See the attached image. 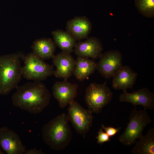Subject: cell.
Segmentation results:
<instances>
[{"label": "cell", "instance_id": "44dd1931", "mask_svg": "<svg viewBox=\"0 0 154 154\" xmlns=\"http://www.w3.org/2000/svg\"><path fill=\"white\" fill-rule=\"evenodd\" d=\"M96 138L97 139V143L101 145L104 142L111 141L110 137L106 132L102 131V129H99L98 132V135Z\"/></svg>", "mask_w": 154, "mask_h": 154}, {"label": "cell", "instance_id": "2e32d148", "mask_svg": "<svg viewBox=\"0 0 154 154\" xmlns=\"http://www.w3.org/2000/svg\"><path fill=\"white\" fill-rule=\"evenodd\" d=\"M76 60L73 74L80 81L86 79L97 69V63L93 59L78 56Z\"/></svg>", "mask_w": 154, "mask_h": 154}, {"label": "cell", "instance_id": "5b68a950", "mask_svg": "<svg viewBox=\"0 0 154 154\" xmlns=\"http://www.w3.org/2000/svg\"><path fill=\"white\" fill-rule=\"evenodd\" d=\"M113 93L106 85L96 82L91 83L86 89L85 100L92 113L98 114L111 100Z\"/></svg>", "mask_w": 154, "mask_h": 154}, {"label": "cell", "instance_id": "7a4b0ae2", "mask_svg": "<svg viewBox=\"0 0 154 154\" xmlns=\"http://www.w3.org/2000/svg\"><path fill=\"white\" fill-rule=\"evenodd\" d=\"M67 115L63 113L44 125L42 129V139L51 149L62 151L69 144L72 132Z\"/></svg>", "mask_w": 154, "mask_h": 154}, {"label": "cell", "instance_id": "8fae6325", "mask_svg": "<svg viewBox=\"0 0 154 154\" xmlns=\"http://www.w3.org/2000/svg\"><path fill=\"white\" fill-rule=\"evenodd\" d=\"M52 59L53 64L56 68L53 75L57 78L67 80L73 74L76 60L70 54L63 51L54 55Z\"/></svg>", "mask_w": 154, "mask_h": 154}, {"label": "cell", "instance_id": "4fadbf2b", "mask_svg": "<svg viewBox=\"0 0 154 154\" xmlns=\"http://www.w3.org/2000/svg\"><path fill=\"white\" fill-rule=\"evenodd\" d=\"M84 41L76 43L73 51L78 56L91 58L93 60L99 58L102 54L103 45L97 38L88 37Z\"/></svg>", "mask_w": 154, "mask_h": 154}, {"label": "cell", "instance_id": "603a6c76", "mask_svg": "<svg viewBox=\"0 0 154 154\" xmlns=\"http://www.w3.org/2000/svg\"><path fill=\"white\" fill-rule=\"evenodd\" d=\"M24 153L25 154H43L44 153L40 150L33 148L26 150Z\"/></svg>", "mask_w": 154, "mask_h": 154}, {"label": "cell", "instance_id": "d6986e66", "mask_svg": "<svg viewBox=\"0 0 154 154\" xmlns=\"http://www.w3.org/2000/svg\"><path fill=\"white\" fill-rule=\"evenodd\" d=\"M54 41L62 51L72 53L76 43V40L66 31L57 29L52 32Z\"/></svg>", "mask_w": 154, "mask_h": 154}, {"label": "cell", "instance_id": "e0dca14e", "mask_svg": "<svg viewBox=\"0 0 154 154\" xmlns=\"http://www.w3.org/2000/svg\"><path fill=\"white\" fill-rule=\"evenodd\" d=\"M56 44L50 38H42L35 40L31 46L33 52L43 60L52 58Z\"/></svg>", "mask_w": 154, "mask_h": 154}, {"label": "cell", "instance_id": "30bf717a", "mask_svg": "<svg viewBox=\"0 0 154 154\" xmlns=\"http://www.w3.org/2000/svg\"><path fill=\"white\" fill-rule=\"evenodd\" d=\"M121 102L131 103L135 107L141 105L144 109H153L154 108V94L147 88H141L132 93L123 92L119 97Z\"/></svg>", "mask_w": 154, "mask_h": 154}, {"label": "cell", "instance_id": "cb8c5ba5", "mask_svg": "<svg viewBox=\"0 0 154 154\" xmlns=\"http://www.w3.org/2000/svg\"><path fill=\"white\" fill-rule=\"evenodd\" d=\"M4 154L1 150V149H0V154Z\"/></svg>", "mask_w": 154, "mask_h": 154}, {"label": "cell", "instance_id": "8992f818", "mask_svg": "<svg viewBox=\"0 0 154 154\" xmlns=\"http://www.w3.org/2000/svg\"><path fill=\"white\" fill-rule=\"evenodd\" d=\"M22 70L24 78L34 81L44 80L54 72L53 65L45 62L33 52L25 57Z\"/></svg>", "mask_w": 154, "mask_h": 154}, {"label": "cell", "instance_id": "9c48e42d", "mask_svg": "<svg viewBox=\"0 0 154 154\" xmlns=\"http://www.w3.org/2000/svg\"><path fill=\"white\" fill-rule=\"evenodd\" d=\"M0 145L8 154H23L26 150L19 135L5 126L0 128Z\"/></svg>", "mask_w": 154, "mask_h": 154}, {"label": "cell", "instance_id": "52a82bcc", "mask_svg": "<svg viewBox=\"0 0 154 154\" xmlns=\"http://www.w3.org/2000/svg\"><path fill=\"white\" fill-rule=\"evenodd\" d=\"M67 117L73 127L79 134L87 133L92 125L94 117L89 110L82 106L74 100L69 104Z\"/></svg>", "mask_w": 154, "mask_h": 154}, {"label": "cell", "instance_id": "277c9868", "mask_svg": "<svg viewBox=\"0 0 154 154\" xmlns=\"http://www.w3.org/2000/svg\"><path fill=\"white\" fill-rule=\"evenodd\" d=\"M127 127L119 136V140L124 145L129 146L143 135L144 129L151 120L145 110H137L135 107L131 111Z\"/></svg>", "mask_w": 154, "mask_h": 154}, {"label": "cell", "instance_id": "ba28073f", "mask_svg": "<svg viewBox=\"0 0 154 154\" xmlns=\"http://www.w3.org/2000/svg\"><path fill=\"white\" fill-rule=\"evenodd\" d=\"M97 63V69L103 77H112L122 66L123 56L118 50H112L102 54Z\"/></svg>", "mask_w": 154, "mask_h": 154}, {"label": "cell", "instance_id": "6da1fadb", "mask_svg": "<svg viewBox=\"0 0 154 154\" xmlns=\"http://www.w3.org/2000/svg\"><path fill=\"white\" fill-rule=\"evenodd\" d=\"M11 98L13 105L30 113H41L50 103L51 94L40 81L27 82L18 86Z\"/></svg>", "mask_w": 154, "mask_h": 154}, {"label": "cell", "instance_id": "ac0fdd59", "mask_svg": "<svg viewBox=\"0 0 154 154\" xmlns=\"http://www.w3.org/2000/svg\"><path fill=\"white\" fill-rule=\"evenodd\" d=\"M135 142V145L131 151L132 154H154V128L150 129L145 135H143Z\"/></svg>", "mask_w": 154, "mask_h": 154}, {"label": "cell", "instance_id": "3957f363", "mask_svg": "<svg viewBox=\"0 0 154 154\" xmlns=\"http://www.w3.org/2000/svg\"><path fill=\"white\" fill-rule=\"evenodd\" d=\"M22 76L19 55L11 54L0 56V94L7 95L16 88Z\"/></svg>", "mask_w": 154, "mask_h": 154}, {"label": "cell", "instance_id": "9a60e30c", "mask_svg": "<svg viewBox=\"0 0 154 154\" xmlns=\"http://www.w3.org/2000/svg\"><path fill=\"white\" fill-rule=\"evenodd\" d=\"M138 76L137 73L127 65L122 66L113 77L112 87L116 90L123 92L127 89H133Z\"/></svg>", "mask_w": 154, "mask_h": 154}, {"label": "cell", "instance_id": "7402d4cb", "mask_svg": "<svg viewBox=\"0 0 154 154\" xmlns=\"http://www.w3.org/2000/svg\"><path fill=\"white\" fill-rule=\"evenodd\" d=\"M102 129L106 131L110 137H112L115 135L117 133L119 132L121 129V127L115 128L112 127H106L103 124L102 125Z\"/></svg>", "mask_w": 154, "mask_h": 154}, {"label": "cell", "instance_id": "7c38bea8", "mask_svg": "<svg viewBox=\"0 0 154 154\" xmlns=\"http://www.w3.org/2000/svg\"><path fill=\"white\" fill-rule=\"evenodd\" d=\"M78 85L64 80L56 82L52 87V94L58 102L60 107L63 108L76 98Z\"/></svg>", "mask_w": 154, "mask_h": 154}, {"label": "cell", "instance_id": "5bb4252c", "mask_svg": "<svg viewBox=\"0 0 154 154\" xmlns=\"http://www.w3.org/2000/svg\"><path fill=\"white\" fill-rule=\"evenodd\" d=\"M92 28L91 21L85 16L75 17L69 20L66 25V31L78 40L87 38Z\"/></svg>", "mask_w": 154, "mask_h": 154}, {"label": "cell", "instance_id": "ffe728a7", "mask_svg": "<svg viewBox=\"0 0 154 154\" xmlns=\"http://www.w3.org/2000/svg\"><path fill=\"white\" fill-rule=\"evenodd\" d=\"M139 13L145 17H154V0H135Z\"/></svg>", "mask_w": 154, "mask_h": 154}]
</instances>
